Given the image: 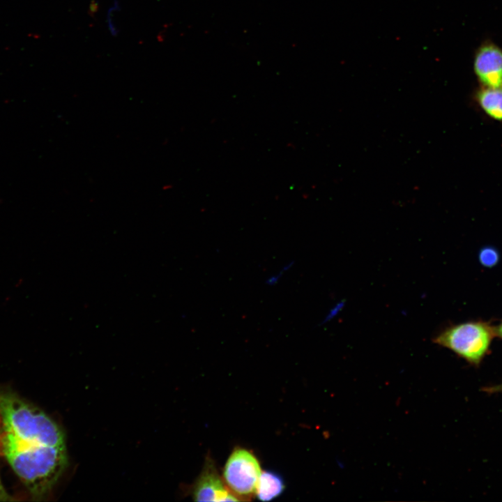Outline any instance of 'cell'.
<instances>
[{
  "label": "cell",
  "instance_id": "obj_1",
  "mask_svg": "<svg viewBox=\"0 0 502 502\" xmlns=\"http://www.w3.org/2000/svg\"><path fill=\"white\" fill-rule=\"evenodd\" d=\"M0 418L4 456L31 495L44 498L67 465L62 430L40 408L1 386Z\"/></svg>",
  "mask_w": 502,
  "mask_h": 502
},
{
  "label": "cell",
  "instance_id": "obj_2",
  "mask_svg": "<svg viewBox=\"0 0 502 502\" xmlns=\"http://www.w3.org/2000/svg\"><path fill=\"white\" fill-rule=\"evenodd\" d=\"M495 336L494 326L481 321L450 326L440 332L433 342L446 347L473 365H479Z\"/></svg>",
  "mask_w": 502,
  "mask_h": 502
},
{
  "label": "cell",
  "instance_id": "obj_3",
  "mask_svg": "<svg viewBox=\"0 0 502 502\" xmlns=\"http://www.w3.org/2000/svg\"><path fill=\"white\" fill-rule=\"evenodd\" d=\"M261 473L255 456L245 449L235 450L229 456L224 469V478L227 486L239 496L255 493Z\"/></svg>",
  "mask_w": 502,
  "mask_h": 502
},
{
  "label": "cell",
  "instance_id": "obj_4",
  "mask_svg": "<svg viewBox=\"0 0 502 502\" xmlns=\"http://www.w3.org/2000/svg\"><path fill=\"white\" fill-rule=\"evenodd\" d=\"M473 70L480 86L502 87V47L491 40L482 41L474 51Z\"/></svg>",
  "mask_w": 502,
  "mask_h": 502
},
{
  "label": "cell",
  "instance_id": "obj_5",
  "mask_svg": "<svg viewBox=\"0 0 502 502\" xmlns=\"http://www.w3.org/2000/svg\"><path fill=\"white\" fill-rule=\"evenodd\" d=\"M192 497L196 501H236L220 477L213 462L207 459L204 469L195 482Z\"/></svg>",
  "mask_w": 502,
  "mask_h": 502
},
{
  "label": "cell",
  "instance_id": "obj_6",
  "mask_svg": "<svg viewBox=\"0 0 502 502\" xmlns=\"http://www.w3.org/2000/svg\"><path fill=\"white\" fill-rule=\"evenodd\" d=\"M473 100L480 111L490 119L502 123V87L478 86Z\"/></svg>",
  "mask_w": 502,
  "mask_h": 502
},
{
  "label": "cell",
  "instance_id": "obj_7",
  "mask_svg": "<svg viewBox=\"0 0 502 502\" xmlns=\"http://www.w3.org/2000/svg\"><path fill=\"white\" fill-rule=\"evenodd\" d=\"M284 489V484L280 475L266 471L261 473L255 494L263 501H268L280 496Z\"/></svg>",
  "mask_w": 502,
  "mask_h": 502
},
{
  "label": "cell",
  "instance_id": "obj_8",
  "mask_svg": "<svg viewBox=\"0 0 502 502\" xmlns=\"http://www.w3.org/2000/svg\"><path fill=\"white\" fill-rule=\"evenodd\" d=\"M480 264L485 268H493L499 261V251L493 246H485L478 252Z\"/></svg>",
  "mask_w": 502,
  "mask_h": 502
},
{
  "label": "cell",
  "instance_id": "obj_9",
  "mask_svg": "<svg viewBox=\"0 0 502 502\" xmlns=\"http://www.w3.org/2000/svg\"><path fill=\"white\" fill-rule=\"evenodd\" d=\"M285 273L280 269V271L269 275L264 281L266 285L273 287L276 285Z\"/></svg>",
  "mask_w": 502,
  "mask_h": 502
},
{
  "label": "cell",
  "instance_id": "obj_10",
  "mask_svg": "<svg viewBox=\"0 0 502 502\" xmlns=\"http://www.w3.org/2000/svg\"><path fill=\"white\" fill-rule=\"evenodd\" d=\"M99 9V3L96 0H91L89 6V10L88 14L91 17H94L95 14L98 12Z\"/></svg>",
  "mask_w": 502,
  "mask_h": 502
},
{
  "label": "cell",
  "instance_id": "obj_11",
  "mask_svg": "<svg viewBox=\"0 0 502 502\" xmlns=\"http://www.w3.org/2000/svg\"><path fill=\"white\" fill-rule=\"evenodd\" d=\"M11 500H12V498L7 493L6 490L3 487V485L1 478H0V501H11Z\"/></svg>",
  "mask_w": 502,
  "mask_h": 502
},
{
  "label": "cell",
  "instance_id": "obj_12",
  "mask_svg": "<svg viewBox=\"0 0 502 502\" xmlns=\"http://www.w3.org/2000/svg\"><path fill=\"white\" fill-rule=\"evenodd\" d=\"M495 336L502 339V321L496 326H494Z\"/></svg>",
  "mask_w": 502,
  "mask_h": 502
},
{
  "label": "cell",
  "instance_id": "obj_13",
  "mask_svg": "<svg viewBox=\"0 0 502 502\" xmlns=\"http://www.w3.org/2000/svg\"><path fill=\"white\" fill-rule=\"evenodd\" d=\"M486 391L490 392V393H502V383L500 385H497L496 386L489 387L486 388Z\"/></svg>",
  "mask_w": 502,
  "mask_h": 502
},
{
  "label": "cell",
  "instance_id": "obj_14",
  "mask_svg": "<svg viewBox=\"0 0 502 502\" xmlns=\"http://www.w3.org/2000/svg\"><path fill=\"white\" fill-rule=\"evenodd\" d=\"M294 264H295L294 261H291L285 264L281 268V269H282L284 273H286V272L289 271L294 266Z\"/></svg>",
  "mask_w": 502,
  "mask_h": 502
}]
</instances>
